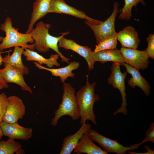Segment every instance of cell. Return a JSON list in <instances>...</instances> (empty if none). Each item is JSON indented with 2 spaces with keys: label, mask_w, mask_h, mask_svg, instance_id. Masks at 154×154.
<instances>
[{
  "label": "cell",
  "mask_w": 154,
  "mask_h": 154,
  "mask_svg": "<svg viewBox=\"0 0 154 154\" xmlns=\"http://www.w3.org/2000/svg\"><path fill=\"white\" fill-rule=\"evenodd\" d=\"M50 27V24L44 23L43 21H40L36 25L35 27L30 33L34 41L35 49L38 52L42 53L46 52L51 49L59 55L61 62L69 63L70 59L65 57L59 51L58 46L60 39L68 34L69 32L62 33L59 37L53 36L48 32Z\"/></svg>",
  "instance_id": "obj_1"
},
{
  "label": "cell",
  "mask_w": 154,
  "mask_h": 154,
  "mask_svg": "<svg viewBox=\"0 0 154 154\" xmlns=\"http://www.w3.org/2000/svg\"><path fill=\"white\" fill-rule=\"evenodd\" d=\"M86 84L76 93V96L78 106L80 117V124L86 122L87 120L96 125V116L94 112V103L100 100L98 95L95 93L96 82L91 84L89 82L88 75Z\"/></svg>",
  "instance_id": "obj_2"
},
{
  "label": "cell",
  "mask_w": 154,
  "mask_h": 154,
  "mask_svg": "<svg viewBox=\"0 0 154 154\" xmlns=\"http://www.w3.org/2000/svg\"><path fill=\"white\" fill-rule=\"evenodd\" d=\"M0 26V29L5 32V36L0 43V51L16 46L33 50H35L34 41L31 33L19 32L18 29L13 27L12 22L10 17H7Z\"/></svg>",
  "instance_id": "obj_3"
},
{
  "label": "cell",
  "mask_w": 154,
  "mask_h": 154,
  "mask_svg": "<svg viewBox=\"0 0 154 154\" xmlns=\"http://www.w3.org/2000/svg\"><path fill=\"white\" fill-rule=\"evenodd\" d=\"M63 84L62 102L55 111L54 116L50 123V124L54 126L57 125L58 120L63 116L68 115L74 120H76L80 117L75 88L70 84L65 82Z\"/></svg>",
  "instance_id": "obj_4"
},
{
  "label": "cell",
  "mask_w": 154,
  "mask_h": 154,
  "mask_svg": "<svg viewBox=\"0 0 154 154\" xmlns=\"http://www.w3.org/2000/svg\"><path fill=\"white\" fill-rule=\"evenodd\" d=\"M113 12L105 21L96 24H92L85 20V23L93 31L96 42L98 44L102 40L116 35L115 29V19L119 12V3L115 2L114 3Z\"/></svg>",
  "instance_id": "obj_5"
},
{
  "label": "cell",
  "mask_w": 154,
  "mask_h": 154,
  "mask_svg": "<svg viewBox=\"0 0 154 154\" xmlns=\"http://www.w3.org/2000/svg\"><path fill=\"white\" fill-rule=\"evenodd\" d=\"M120 65V64L117 62L113 63L111 67V73L108 80V83L111 84L114 88L117 89L120 92L122 97L121 106L113 113L114 115L119 113H121L125 115L128 112L126 108L127 104L125 84V79L127 73V72H125L123 73L121 72Z\"/></svg>",
  "instance_id": "obj_6"
},
{
  "label": "cell",
  "mask_w": 154,
  "mask_h": 154,
  "mask_svg": "<svg viewBox=\"0 0 154 154\" xmlns=\"http://www.w3.org/2000/svg\"><path fill=\"white\" fill-rule=\"evenodd\" d=\"M88 134L93 142L97 143L108 154L115 153L117 154H126L127 151L137 149L142 145L140 142L129 147L124 146L116 140H112L106 137L92 129L88 133Z\"/></svg>",
  "instance_id": "obj_7"
},
{
  "label": "cell",
  "mask_w": 154,
  "mask_h": 154,
  "mask_svg": "<svg viewBox=\"0 0 154 154\" xmlns=\"http://www.w3.org/2000/svg\"><path fill=\"white\" fill-rule=\"evenodd\" d=\"M26 112V107L23 101L16 96L8 97L7 107L3 121L6 123H17Z\"/></svg>",
  "instance_id": "obj_8"
},
{
  "label": "cell",
  "mask_w": 154,
  "mask_h": 154,
  "mask_svg": "<svg viewBox=\"0 0 154 154\" xmlns=\"http://www.w3.org/2000/svg\"><path fill=\"white\" fill-rule=\"evenodd\" d=\"M125 62L138 70H143L149 66V57L145 51L121 47L119 50Z\"/></svg>",
  "instance_id": "obj_9"
},
{
  "label": "cell",
  "mask_w": 154,
  "mask_h": 154,
  "mask_svg": "<svg viewBox=\"0 0 154 154\" xmlns=\"http://www.w3.org/2000/svg\"><path fill=\"white\" fill-rule=\"evenodd\" d=\"M63 13L85 19L89 23L96 24L101 22L88 16L85 12L79 10L66 3L64 0H52L48 13Z\"/></svg>",
  "instance_id": "obj_10"
},
{
  "label": "cell",
  "mask_w": 154,
  "mask_h": 154,
  "mask_svg": "<svg viewBox=\"0 0 154 154\" xmlns=\"http://www.w3.org/2000/svg\"><path fill=\"white\" fill-rule=\"evenodd\" d=\"M0 127L3 135L13 140H27L33 136L32 128L22 127L17 122L9 123L2 121L0 123Z\"/></svg>",
  "instance_id": "obj_11"
},
{
  "label": "cell",
  "mask_w": 154,
  "mask_h": 154,
  "mask_svg": "<svg viewBox=\"0 0 154 154\" xmlns=\"http://www.w3.org/2000/svg\"><path fill=\"white\" fill-rule=\"evenodd\" d=\"M4 67L0 69V74L7 83H15L23 90L32 94L33 91L26 83L21 70L18 68L8 64H4Z\"/></svg>",
  "instance_id": "obj_12"
},
{
  "label": "cell",
  "mask_w": 154,
  "mask_h": 154,
  "mask_svg": "<svg viewBox=\"0 0 154 154\" xmlns=\"http://www.w3.org/2000/svg\"><path fill=\"white\" fill-rule=\"evenodd\" d=\"M58 46V48H62L66 50H70L74 51L83 57L88 63V67L89 70L94 68L95 62L91 55V49L86 46H84L78 44L74 40L67 39L64 37L59 40Z\"/></svg>",
  "instance_id": "obj_13"
},
{
  "label": "cell",
  "mask_w": 154,
  "mask_h": 154,
  "mask_svg": "<svg viewBox=\"0 0 154 154\" xmlns=\"http://www.w3.org/2000/svg\"><path fill=\"white\" fill-rule=\"evenodd\" d=\"M80 129L73 135H68L63 139L60 154H70L80 139L85 133H88L91 129L90 125L84 123Z\"/></svg>",
  "instance_id": "obj_14"
},
{
  "label": "cell",
  "mask_w": 154,
  "mask_h": 154,
  "mask_svg": "<svg viewBox=\"0 0 154 154\" xmlns=\"http://www.w3.org/2000/svg\"><path fill=\"white\" fill-rule=\"evenodd\" d=\"M117 38L122 47L137 49L140 40L137 32L132 26H127L117 33Z\"/></svg>",
  "instance_id": "obj_15"
},
{
  "label": "cell",
  "mask_w": 154,
  "mask_h": 154,
  "mask_svg": "<svg viewBox=\"0 0 154 154\" xmlns=\"http://www.w3.org/2000/svg\"><path fill=\"white\" fill-rule=\"evenodd\" d=\"M125 67L127 73L131 74L132 77L127 80L128 85L133 88L137 86L143 92L145 96H149L151 93V87L145 79L141 74L139 70L125 62L123 64Z\"/></svg>",
  "instance_id": "obj_16"
},
{
  "label": "cell",
  "mask_w": 154,
  "mask_h": 154,
  "mask_svg": "<svg viewBox=\"0 0 154 154\" xmlns=\"http://www.w3.org/2000/svg\"><path fill=\"white\" fill-rule=\"evenodd\" d=\"M35 66L39 69H43L50 72L52 76L59 77L61 82H65V80L69 77L74 78L75 74L72 71L78 69L80 66V63L76 61L70 62L67 66L58 68H46L33 61Z\"/></svg>",
  "instance_id": "obj_17"
},
{
  "label": "cell",
  "mask_w": 154,
  "mask_h": 154,
  "mask_svg": "<svg viewBox=\"0 0 154 154\" xmlns=\"http://www.w3.org/2000/svg\"><path fill=\"white\" fill-rule=\"evenodd\" d=\"M52 0H36L33 4V9L26 33H30L35 23L48 13Z\"/></svg>",
  "instance_id": "obj_18"
},
{
  "label": "cell",
  "mask_w": 154,
  "mask_h": 154,
  "mask_svg": "<svg viewBox=\"0 0 154 154\" xmlns=\"http://www.w3.org/2000/svg\"><path fill=\"white\" fill-rule=\"evenodd\" d=\"M91 54L95 62L99 61L102 63L112 61L123 64L125 62L120 50L116 48L96 52L91 51Z\"/></svg>",
  "instance_id": "obj_19"
},
{
  "label": "cell",
  "mask_w": 154,
  "mask_h": 154,
  "mask_svg": "<svg viewBox=\"0 0 154 154\" xmlns=\"http://www.w3.org/2000/svg\"><path fill=\"white\" fill-rule=\"evenodd\" d=\"M90 139L88 133H84L73 150V153L77 154H108L98 146Z\"/></svg>",
  "instance_id": "obj_20"
},
{
  "label": "cell",
  "mask_w": 154,
  "mask_h": 154,
  "mask_svg": "<svg viewBox=\"0 0 154 154\" xmlns=\"http://www.w3.org/2000/svg\"><path fill=\"white\" fill-rule=\"evenodd\" d=\"M23 54L26 57L27 61L36 62L41 65L45 64L48 68H51L54 65L57 66H60L57 62L59 56L57 54H52L49 58H46L34 50L25 48Z\"/></svg>",
  "instance_id": "obj_21"
},
{
  "label": "cell",
  "mask_w": 154,
  "mask_h": 154,
  "mask_svg": "<svg viewBox=\"0 0 154 154\" xmlns=\"http://www.w3.org/2000/svg\"><path fill=\"white\" fill-rule=\"evenodd\" d=\"M25 48L19 46L14 47V50L11 55L9 54L3 57V62L4 64H8L20 69L24 75L28 74L29 70L25 65L22 61V56Z\"/></svg>",
  "instance_id": "obj_22"
},
{
  "label": "cell",
  "mask_w": 154,
  "mask_h": 154,
  "mask_svg": "<svg viewBox=\"0 0 154 154\" xmlns=\"http://www.w3.org/2000/svg\"><path fill=\"white\" fill-rule=\"evenodd\" d=\"M139 3H141L143 5H146L144 0H124V5L120 11V13L119 18L123 20L129 21L132 16L131 10L133 7L136 8V5Z\"/></svg>",
  "instance_id": "obj_23"
},
{
  "label": "cell",
  "mask_w": 154,
  "mask_h": 154,
  "mask_svg": "<svg viewBox=\"0 0 154 154\" xmlns=\"http://www.w3.org/2000/svg\"><path fill=\"white\" fill-rule=\"evenodd\" d=\"M22 147L21 144L14 140L9 138L0 141V154H13Z\"/></svg>",
  "instance_id": "obj_24"
},
{
  "label": "cell",
  "mask_w": 154,
  "mask_h": 154,
  "mask_svg": "<svg viewBox=\"0 0 154 154\" xmlns=\"http://www.w3.org/2000/svg\"><path fill=\"white\" fill-rule=\"evenodd\" d=\"M116 35L106 38L102 41L96 46L94 51L96 52L103 50L116 48L117 42Z\"/></svg>",
  "instance_id": "obj_25"
},
{
  "label": "cell",
  "mask_w": 154,
  "mask_h": 154,
  "mask_svg": "<svg viewBox=\"0 0 154 154\" xmlns=\"http://www.w3.org/2000/svg\"><path fill=\"white\" fill-rule=\"evenodd\" d=\"M146 40L148 43V46L145 50L149 58H151L154 59V35L150 33L147 37Z\"/></svg>",
  "instance_id": "obj_26"
},
{
  "label": "cell",
  "mask_w": 154,
  "mask_h": 154,
  "mask_svg": "<svg viewBox=\"0 0 154 154\" xmlns=\"http://www.w3.org/2000/svg\"><path fill=\"white\" fill-rule=\"evenodd\" d=\"M7 98L4 93L0 94V123L3 121L7 106Z\"/></svg>",
  "instance_id": "obj_27"
},
{
  "label": "cell",
  "mask_w": 154,
  "mask_h": 154,
  "mask_svg": "<svg viewBox=\"0 0 154 154\" xmlns=\"http://www.w3.org/2000/svg\"><path fill=\"white\" fill-rule=\"evenodd\" d=\"M148 141H151L154 143V123L151 124L146 132L145 137L140 142L141 144Z\"/></svg>",
  "instance_id": "obj_28"
},
{
  "label": "cell",
  "mask_w": 154,
  "mask_h": 154,
  "mask_svg": "<svg viewBox=\"0 0 154 154\" xmlns=\"http://www.w3.org/2000/svg\"><path fill=\"white\" fill-rule=\"evenodd\" d=\"M145 149L147 150V152L144 153H138L128 151L129 154H154V150L151 149L149 146L145 145L144 146Z\"/></svg>",
  "instance_id": "obj_29"
},
{
  "label": "cell",
  "mask_w": 154,
  "mask_h": 154,
  "mask_svg": "<svg viewBox=\"0 0 154 154\" xmlns=\"http://www.w3.org/2000/svg\"><path fill=\"white\" fill-rule=\"evenodd\" d=\"M3 63V57L0 53V66ZM0 83L3 86L4 88H7L9 87L8 84L5 82L0 74Z\"/></svg>",
  "instance_id": "obj_30"
},
{
  "label": "cell",
  "mask_w": 154,
  "mask_h": 154,
  "mask_svg": "<svg viewBox=\"0 0 154 154\" xmlns=\"http://www.w3.org/2000/svg\"><path fill=\"white\" fill-rule=\"evenodd\" d=\"M25 151L21 147L18 149L15 153L17 154H25Z\"/></svg>",
  "instance_id": "obj_31"
},
{
  "label": "cell",
  "mask_w": 154,
  "mask_h": 154,
  "mask_svg": "<svg viewBox=\"0 0 154 154\" xmlns=\"http://www.w3.org/2000/svg\"><path fill=\"white\" fill-rule=\"evenodd\" d=\"M3 136V134L1 129L0 127V139H1L2 138Z\"/></svg>",
  "instance_id": "obj_32"
},
{
  "label": "cell",
  "mask_w": 154,
  "mask_h": 154,
  "mask_svg": "<svg viewBox=\"0 0 154 154\" xmlns=\"http://www.w3.org/2000/svg\"><path fill=\"white\" fill-rule=\"evenodd\" d=\"M4 88L3 86L0 83V90Z\"/></svg>",
  "instance_id": "obj_33"
},
{
  "label": "cell",
  "mask_w": 154,
  "mask_h": 154,
  "mask_svg": "<svg viewBox=\"0 0 154 154\" xmlns=\"http://www.w3.org/2000/svg\"><path fill=\"white\" fill-rule=\"evenodd\" d=\"M3 37L0 36V43L2 42Z\"/></svg>",
  "instance_id": "obj_34"
}]
</instances>
